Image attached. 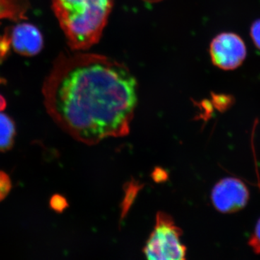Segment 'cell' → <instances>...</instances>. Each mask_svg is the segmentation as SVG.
Listing matches in <instances>:
<instances>
[{"instance_id": "cell-5", "label": "cell", "mask_w": 260, "mask_h": 260, "mask_svg": "<svg viewBox=\"0 0 260 260\" xmlns=\"http://www.w3.org/2000/svg\"><path fill=\"white\" fill-rule=\"evenodd\" d=\"M249 198L245 184L235 178L218 181L211 194L214 207L222 213H233L242 210L247 204Z\"/></svg>"}, {"instance_id": "cell-9", "label": "cell", "mask_w": 260, "mask_h": 260, "mask_svg": "<svg viewBox=\"0 0 260 260\" xmlns=\"http://www.w3.org/2000/svg\"><path fill=\"white\" fill-rule=\"evenodd\" d=\"M249 244L256 253L260 254V218L256 223L254 234L249 239Z\"/></svg>"}, {"instance_id": "cell-1", "label": "cell", "mask_w": 260, "mask_h": 260, "mask_svg": "<svg viewBox=\"0 0 260 260\" xmlns=\"http://www.w3.org/2000/svg\"><path fill=\"white\" fill-rule=\"evenodd\" d=\"M138 81L126 64L102 54H61L44 87L56 124L85 145L129 133L138 105Z\"/></svg>"}, {"instance_id": "cell-8", "label": "cell", "mask_w": 260, "mask_h": 260, "mask_svg": "<svg viewBox=\"0 0 260 260\" xmlns=\"http://www.w3.org/2000/svg\"><path fill=\"white\" fill-rule=\"evenodd\" d=\"M12 189L11 179L7 173L0 171V202L9 194Z\"/></svg>"}, {"instance_id": "cell-4", "label": "cell", "mask_w": 260, "mask_h": 260, "mask_svg": "<svg viewBox=\"0 0 260 260\" xmlns=\"http://www.w3.org/2000/svg\"><path fill=\"white\" fill-rule=\"evenodd\" d=\"M210 56L214 65L220 69H237L245 59L246 48L240 37L233 32L219 34L210 47Z\"/></svg>"}, {"instance_id": "cell-14", "label": "cell", "mask_w": 260, "mask_h": 260, "mask_svg": "<svg viewBox=\"0 0 260 260\" xmlns=\"http://www.w3.org/2000/svg\"><path fill=\"white\" fill-rule=\"evenodd\" d=\"M143 1L149 3H158V2L162 1V0H143Z\"/></svg>"}, {"instance_id": "cell-13", "label": "cell", "mask_w": 260, "mask_h": 260, "mask_svg": "<svg viewBox=\"0 0 260 260\" xmlns=\"http://www.w3.org/2000/svg\"><path fill=\"white\" fill-rule=\"evenodd\" d=\"M7 107V102L6 100L3 95L0 94V112L2 111H4Z\"/></svg>"}, {"instance_id": "cell-11", "label": "cell", "mask_w": 260, "mask_h": 260, "mask_svg": "<svg viewBox=\"0 0 260 260\" xmlns=\"http://www.w3.org/2000/svg\"><path fill=\"white\" fill-rule=\"evenodd\" d=\"M51 206L56 211L60 212L64 208V203H63V200L60 197L54 196L51 198Z\"/></svg>"}, {"instance_id": "cell-2", "label": "cell", "mask_w": 260, "mask_h": 260, "mask_svg": "<svg viewBox=\"0 0 260 260\" xmlns=\"http://www.w3.org/2000/svg\"><path fill=\"white\" fill-rule=\"evenodd\" d=\"M114 0H51V6L70 49L85 51L98 44Z\"/></svg>"}, {"instance_id": "cell-6", "label": "cell", "mask_w": 260, "mask_h": 260, "mask_svg": "<svg viewBox=\"0 0 260 260\" xmlns=\"http://www.w3.org/2000/svg\"><path fill=\"white\" fill-rule=\"evenodd\" d=\"M10 42L18 54L34 56L39 54L44 47V39L40 30L32 24H18L13 28Z\"/></svg>"}, {"instance_id": "cell-12", "label": "cell", "mask_w": 260, "mask_h": 260, "mask_svg": "<svg viewBox=\"0 0 260 260\" xmlns=\"http://www.w3.org/2000/svg\"><path fill=\"white\" fill-rule=\"evenodd\" d=\"M10 47V41L8 39H2L0 41V57L4 56Z\"/></svg>"}, {"instance_id": "cell-10", "label": "cell", "mask_w": 260, "mask_h": 260, "mask_svg": "<svg viewBox=\"0 0 260 260\" xmlns=\"http://www.w3.org/2000/svg\"><path fill=\"white\" fill-rule=\"evenodd\" d=\"M251 37L256 47L260 49V19L256 20L251 25Z\"/></svg>"}, {"instance_id": "cell-3", "label": "cell", "mask_w": 260, "mask_h": 260, "mask_svg": "<svg viewBox=\"0 0 260 260\" xmlns=\"http://www.w3.org/2000/svg\"><path fill=\"white\" fill-rule=\"evenodd\" d=\"M182 232L170 215L157 213L155 223L143 251L147 260H186Z\"/></svg>"}, {"instance_id": "cell-7", "label": "cell", "mask_w": 260, "mask_h": 260, "mask_svg": "<svg viewBox=\"0 0 260 260\" xmlns=\"http://www.w3.org/2000/svg\"><path fill=\"white\" fill-rule=\"evenodd\" d=\"M15 134L14 121L9 116L0 113V152L12 148L14 144Z\"/></svg>"}]
</instances>
